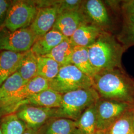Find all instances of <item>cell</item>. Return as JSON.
<instances>
[{"label":"cell","instance_id":"24","mask_svg":"<svg viewBox=\"0 0 134 134\" xmlns=\"http://www.w3.org/2000/svg\"><path fill=\"white\" fill-rule=\"evenodd\" d=\"M61 67V65L52 58L39 56L37 58V76L50 81L56 77Z\"/></svg>","mask_w":134,"mask_h":134},{"label":"cell","instance_id":"10","mask_svg":"<svg viewBox=\"0 0 134 134\" xmlns=\"http://www.w3.org/2000/svg\"><path fill=\"white\" fill-rule=\"evenodd\" d=\"M80 11L87 22L100 27L110 24V20L105 6L100 0L83 1Z\"/></svg>","mask_w":134,"mask_h":134},{"label":"cell","instance_id":"18","mask_svg":"<svg viewBox=\"0 0 134 134\" xmlns=\"http://www.w3.org/2000/svg\"><path fill=\"white\" fill-rule=\"evenodd\" d=\"M71 64L75 66L81 72L92 79L98 72L91 64L88 48L86 47L75 46L71 58Z\"/></svg>","mask_w":134,"mask_h":134},{"label":"cell","instance_id":"28","mask_svg":"<svg viewBox=\"0 0 134 134\" xmlns=\"http://www.w3.org/2000/svg\"><path fill=\"white\" fill-rule=\"evenodd\" d=\"M122 41L124 43L126 46L134 45V29H125L123 30Z\"/></svg>","mask_w":134,"mask_h":134},{"label":"cell","instance_id":"8","mask_svg":"<svg viewBox=\"0 0 134 134\" xmlns=\"http://www.w3.org/2000/svg\"><path fill=\"white\" fill-rule=\"evenodd\" d=\"M49 88V80L38 76L34 77L14 96L0 104V119L4 115L15 113L19 104L29 96Z\"/></svg>","mask_w":134,"mask_h":134},{"label":"cell","instance_id":"11","mask_svg":"<svg viewBox=\"0 0 134 134\" xmlns=\"http://www.w3.org/2000/svg\"><path fill=\"white\" fill-rule=\"evenodd\" d=\"M59 15V9L56 6L39 9L29 27L37 37H41L52 29Z\"/></svg>","mask_w":134,"mask_h":134},{"label":"cell","instance_id":"16","mask_svg":"<svg viewBox=\"0 0 134 134\" xmlns=\"http://www.w3.org/2000/svg\"><path fill=\"white\" fill-rule=\"evenodd\" d=\"M24 53L5 50L0 52V86L9 77L17 72Z\"/></svg>","mask_w":134,"mask_h":134},{"label":"cell","instance_id":"25","mask_svg":"<svg viewBox=\"0 0 134 134\" xmlns=\"http://www.w3.org/2000/svg\"><path fill=\"white\" fill-rule=\"evenodd\" d=\"M134 111L129 109L120 116L107 132L108 134H134Z\"/></svg>","mask_w":134,"mask_h":134},{"label":"cell","instance_id":"17","mask_svg":"<svg viewBox=\"0 0 134 134\" xmlns=\"http://www.w3.org/2000/svg\"><path fill=\"white\" fill-rule=\"evenodd\" d=\"M77 129L75 121L61 117H54L38 130L39 134H74Z\"/></svg>","mask_w":134,"mask_h":134},{"label":"cell","instance_id":"34","mask_svg":"<svg viewBox=\"0 0 134 134\" xmlns=\"http://www.w3.org/2000/svg\"><path fill=\"white\" fill-rule=\"evenodd\" d=\"M0 134H1V130H0Z\"/></svg>","mask_w":134,"mask_h":134},{"label":"cell","instance_id":"5","mask_svg":"<svg viewBox=\"0 0 134 134\" xmlns=\"http://www.w3.org/2000/svg\"><path fill=\"white\" fill-rule=\"evenodd\" d=\"M38 10L33 1H12L4 26L12 31L29 27Z\"/></svg>","mask_w":134,"mask_h":134},{"label":"cell","instance_id":"32","mask_svg":"<svg viewBox=\"0 0 134 134\" xmlns=\"http://www.w3.org/2000/svg\"><path fill=\"white\" fill-rule=\"evenodd\" d=\"M108 134V133H107V132H104V134Z\"/></svg>","mask_w":134,"mask_h":134},{"label":"cell","instance_id":"29","mask_svg":"<svg viewBox=\"0 0 134 134\" xmlns=\"http://www.w3.org/2000/svg\"><path fill=\"white\" fill-rule=\"evenodd\" d=\"M123 8L126 14H134V0L125 1Z\"/></svg>","mask_w":134,"mask_h":134},{"label":"cell","instance_id":"21","mask_svg":"<svg viewBox=\"0 0 134 134\" xmlns=\"http://www.w3.org/2000/svg\"><path fill=\"white\" fill-rule=\"evenodd\" d=\"M27 127L15 113L4 115L0 119L1 134H24Z\"/></svg>","mask_w":134,"mask_h":134},{"label":"cell","instance_id":"1","mask_svg":"<svg viewBox=\"0 0 134 134\" xmlns=\"http://www.w3.org/2000/svg\"><path fill=\"white\" fill-rule=\"evenodd\" d=\"M93 87L102 99L130 104L134 101V82L118 69L101 71L92 78Z\"/></svg>","mask_w":134,"mask_h":134},{"label":"cell","instance_id":"31","mask_svg":"<svg viewBox=\"0 0 134 134\" xmlns=\"http://www.w3.org/2000/svg\"><path fill=\"white\" fill-rule=\"evenodd\" d=\"M104 132H100V131H97L96 134H103ZM74 134H86L83 132H82V131H81L79 129L77 128L76 131L75 132Z\"/></svg>","mask_w":134,"mask_h":134},{"label":"cell","instance_id":"2","mask_svg":"<svg viewBox=\"0 0 134 134\" xmlns=\"http://www.w3.org/2000/svg\"><path fill=\"white\" fill-rule=\"evenodd\" d=\"M87 48L90 61L98 72L121 67L124 49L109 34L103 31L95 43Z\"/></svg>","mask_w":134,"mask_h":134},{"label":"cell","instance_id":"13","mask_svg":"<svg viewBox=\"0 0 134 134\" xmlns=\"http://www.w3.org/2000/svg\"><path fill=\"white\" fill-rule=\"evenodd\" d=\"M62 96L57 91L49 88L30 96L22 101L19 105L17 110L20 107L25 105L51 108H60L62 103Z\"/></svg>","mask_w":134,"mask_h":134},{"label":"cell","instance_id":"26","mask_svg":"<svg viewBox=\"0 0 134 134\" xmlns=\"http://www.w3.org/2000/svg\"><path fill=\"white\" fill-rule=\"evenodd\" d=\"M83 1L62 0L58 1L57 7L59 14L63 13L80 11Z\"/></svg>","mask_w":134,"mask_h":134},{"label":"cell","instance_id":"23","mask_svg":"<svg viewBox=\"0 0 134 134\" xmlns=\"http://www.w3.org/2000/svg\"><path fill=\"white\" fill-rule=\"evenodd\" d=\"M96 103L86 109L76 121L77 128L86 134H94L97 132Z\"/></svg>","mask_w":134,"mask_h":134},{"label":"cell","instance_id":"19","mask_svg":"<svg viewBox=\"0 0 134 134\" xmlns=\"http://www.w3.org/2000/svg\"><path fill=\"white\" fill-rule=\"evenodd\" d=\"M27 82L18 72L9 77L0 86V104L14 96Z\"/></svg>","mask_w":134,"mask_h":134},{"label":"cell","instance_id":"15","mask_svg":"<svg viewBox=\"0 0 134 134\" xmlns=\"http://www.w3.org/2000/svg\"><path fill=\"white\" fill-rule=\"evenodd\" d=\"M67 38L60 32L52 29L37 39L31 50L37 57L45 56Z\"/></svg>","mask_w":134,"mask_h":134},{"label":"cell","instance_id":"4","mask_svg":"<svg viewBox=\"0 0 134 134\" xmlns=\"http://www.w3.org/2000/svg\"><path fill=\"white\" fill-rule=\"evenodd\" d=\"M49 82L50 88L62 94L76 90L93 87L92 79L72 64L62 66L57 76Z\"/></svg>","mask_w":134,"mask_h":134},{"label":"cell","instance_id":"22","mask_svg":"<svg viewBox=\"0 0 134 134\" xmlns=\"http://www.w3.org/2000/svg\"><path fill=\"white\" fill-rule=\"evenodd\" d=\"M37 58L38 57L31 49L24 53L20 65L17 72L26 82L37 76Z\"/></svg>","mask_w":134,"mask_h":134},{"label":"cell","instance_id":"33","mask_svg":"<svg viewBox=\"0 0 134 134\" xmlns=\"http://www.w3.org/2000/svg\"><path fill=\"white\" fill-rule=\"evenodd\" d=\"M133 126H134V121H133Z\"/></svg>","mask_w":134,"mask_h":134},{"label":"cell","instance_id":"3","mask_svg":"<svg viewBox=\"0 0 134 134\" xmlns=\"http://www.w3.org/2000/svg\"><path fill=\"white\" fill-rule=\"evenodd\" d=\"M100 98L94 87L68 92L62 96L61 105L57 108V117L76 121L83 112Z\"/></svg>","mask_w":134,"mask_h":134},{"label":"cell","instance_id":"27","mask_svg":"<svg viewBox=\"0 0 134 134\" xmlns=\"http://www.w3.org/2000/svg\"><path fill=\"white\" fill-rule=\"evenodd\" d=\"M12 1L0 0V29L4 27L8 10L10 8Z\"/></svg>","mask_w":134,"mask_h":134},{"label":"cell","instance_id":"30","mask_svg":"<svg viewBox=\"0 0 134 134\" xmlns=\"http://www.w3.org/2000/svg\"><path fill=\"white\" fill-rule=\"evenodd\" d=\"M24 134H39L38 130L27 129Z\"/></svg>","mask_w":134,"mask_h":134},{"label":"cell","instance_id":"12","mask_svg":"<svg viewBox=\"0 0 134 134\" xmlns=\"http://www.w3.org/2000/svg\"><path fill=\"white\" fill-rule=\"evenodd\" d=\"M88 23L81 12H71L60 14L54 25L53 29L70 38L81 25Z\"/></svg>","mask_w":134,"mask_h":134},{"label":"cell","instance_id":"6","mask_svg":"<svg viewBox=\"0 0 134 134\" xmlns=\"http://www.w3.org/2000/svg\"><path fill=\"white\" fill-rule=\"evenodd\" d=\"M38 38L29 27L12 31L4 26L0 29V50L24 53L31 49Z\"/></svg>","mask_w":134,"mask_h":134},{"label":"cell","instance_id":"9","mask_svg":"<svg viewBox=\"0 0 134 134\" xmlns=\"http://www.w3.org/2000/svg\"><path fill=\"white\" fill-rule=\"evenodd\" d=\"M24 122L27 129L38 130L48 120L57 117V108L25 105L15 112Z\"/></svg>","mask_w":134,"mask_h":134},{"label":"cell","instance_id":"7","mask_svg":"<svg viewBox=\"0 0 134 134\" xmlns=\"http://www.w3.org/2000/svg\"><path fill=\"white\" fill-rule=\"evenodd\" d=\"M130 106L127 103L100 98L96 103L97 131L107 132L116 121L130 109Z\"/></svg>","mask_w":134,"mask_h":134},{"label":"cell","instance_id":"14","mask_svg":"<svg viewBox=\"0 0 134 134\" xmlns=\"http://www.w3.org/2000/svg\"><path fill=\"white\" fill-rule=\"evenodd\" d=\"M102 32L100 27L86 23L77 29L69 39L75 46L88 48L95 43Z\"/></svg>","mask_w":134,"mask_h":134},{"label":"cell","instance_id":"20","mask_svg":"<svg viewBox=\"0 0 134 134\" xmlns=\"http://www.w3.org/2000/svg\"><path fill=\"white\" fill-rule=\"evenodd\" d=\"M75 45L69 38L66 39L45 56L53 59L62 66L71 64Z\"/></svg>","mask_w":134,"mask_h":134}]
</instances>
